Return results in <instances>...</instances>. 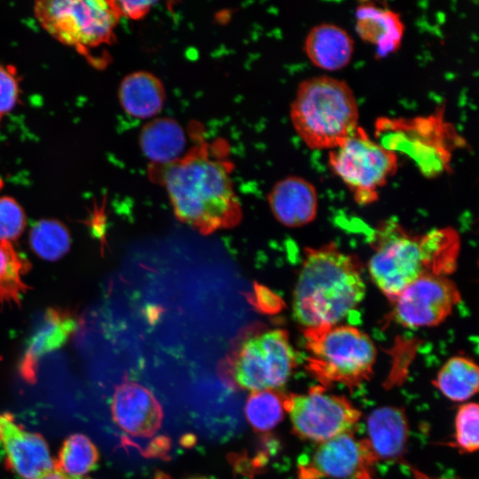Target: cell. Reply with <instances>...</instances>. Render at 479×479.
Instances as JSON below:
<instances>
[{
  "label": "cell",
  "mask_w": 479,
  "mask_h": 479,
  "mask_svg": "<svg viewBox=\"0 0 479 479\" xmlns=\"http://www.w3.org/2000/svg\"><path fill=\"white\" fill-rule=\"evenodd\" d=\"M223 148V142H203L150 169L153 180L165 187L177 219L201 234L234 227L242 218L232 164L220 153Z\"/></svg>",
  "instance_id": "cell-1"
},
{
  "label": "cell",
  "mask_w": 479,
  "mask_h": 479,
  "mask_svg": "<svg viewBox=\"0 0 479 479\" xmlns=\"http://www.w3.org/2000/svg\"><path fill=\"white\" fill-rule=\"evenodd\" d=\"M358 260L334 243L305 250L293 295V315L305 329L341 324L362 302Z\"/></svg>",
  "instance_id": "cell-2"
},
{
  "label": "cell",
  "mask_w": 479,
  "mask_h": 479,
  "mask_svg": "<svg viewBox=\"0 0 479 479\" xmlns=\"http://www.w3.org/2000/svg\"><path fill=\"white\" fill-rule=\"evenodd\" d=\"M459 249V235L452 228L412 235L399 224L388 222L376 235L368 271L376 287L391 302L421 277L452 273Z\"/></svg>",
  "instance_id": "cell-3"
},
{
  "label": "cell",
  "mask_w": 479,
  "mask_h": 479,
  "mask_svg": "<svg viewBox=\"0 0 479 479\" xmlns=\"http://www.w3.org/2000/svg\"><path fill=\"white\" fill-rule=\"evenodd\" d=\"M290 120L312 150H332L359 126L357 98L342 80L318 75L303 80L290 106Z\"/></svg>",
  "instance_id": "cell-4"
},
{
  "label": "cell",
  "mask_w": 479,
  "mask_h": 479,
  "mask_svg": "<svg viewBox=\"0 0 479 479\" xmlns=\"http://www.w3.org/2000/svg\"><path fill=\"white\" fill-rule=\"evenodd\" d=\"M375 140L386 149L411 158L428 178L451 170L454 152L465 139L445 118L444 106L414 117H380L374 123Z\"/></svg>",
  "instance_id": "cell-5"
},
{
  "label": "cell",
  "mask_w": 479,
  "mask_h": 479,
  "mask_svg": "<svg viewBox=\"0 0 479 479\" xmlns=\"http://www.w3.org/2000/svg\"><path fill=\"white\" fill-rule=\"evenodd\" d=\"M306 369L324 388L335 384L350 389L369 381L377 351L359 328L337 324L303 330Z\"/></svg>",
  "instance_id": "cell-6"
},
{
  "label": "cell",
  "mask_w": 479,
  "mask_h": 479,
  "mask_svg": "<svg viewBox=\"0 0 479 479\" xmlns=\"http://www.w3.org/2000/svg\"><path fill=\"white\" fill-rule=\"evenodd\" d=\"M33 11L50 35L84 56L112 42L120 20L105 0H40Z\"/></svg>",
  "instance_id": "cell-7"
},
{
  "label": "cell",
  "mask_w": 479,
  "mask_h": 479,
  "mask_svg": "<svg viewBox=\"0 0 479 479\" xmlns=\"http://www.w3.org/2000/svg\"><path fill=\"white\" fill-rule=\"evenodd\" d=\"M229 361L232 382L252 392L279 390L297 364L288 333L280 328L247 335Z\"/></svg>",
  "instance_id": "cell-8"
},
{
  "label": "cell",
  "mask_w": 479,
  "mask_h": 479,
  "mask_svg": "<svg viewBox=\"0 0 479 479\" xmlns=\"http://www.w3.org/2000/svg\"><path fill=\"white\" fill-rule=\"evenodd\" d=\"M328 164L355 200L366 205L378 199L379 189L397 172L398 155L358 126L344 142L329 151Z\"/></svg>",
  "instance_id": "cell-9"
},
{
  "label": "cell",
  "mask_w": 479,
  "mask_h": 479,
  "mask_svg": "<svg viewBox=\"0 0 479 479\" xmlns=\"http://www.w3.org/2000/svg\"><path fill=\"white\" fill-rule=\"evenodd\" d=\"M284 408L294 433L318 444L352 433L361 418V412L348 398L329 393L322 386L312 387L305 394L285 395Z\"/></svg>",
  "instance_id": "cell-10"
},
{
  "label": "cell",
  "mask_w": 479,
  "mask_h": 479,
  "mask_svg": "<svg viewBox=\"0 0 479 479\" xmlns=\"http://www.w3.org/2000/svg\"><path fill=\"white\" fill-rule=\"evenodd\" d=\"M368 440L346 433L318 444L298 465L297 479H379L378 462Z\"/></svg>",
  "instance_id": "cell-11"
},
{
  "label": "cell",
  "mask_w": 479,
  "mask_h": 479,
  "mask_svg": "<svg viewBox=\"0 0 479 479\" xmlns=\"http://www.w3.org/2000/svg\"><path fill=\"white\" fill-rule=\"evenodd\" d=\"M460 301V292L448 276L428 275L411 283L391 301L392 315L404 327L436 326Z\"/></svg>",
  "instance_id": "cell-12"
},
{
  "label": "cell",
  "mask_w": 479,
  "mask_h": 479,
  "mask_svg": "<svg viewBox=\"0 0 479 479\" xmlns=\"http://www.w3.org/2000/svg\"><path fill=\"white\" fill-rule=\"evenodd\" d=\"M0 442L8 467L20 479H39L56 467L45 439L19 426L9 413L0 412Z\"/></svg>",
  "instance_id": "cell-13"
},
{
  "label": "cell",
  "mask_w": 479,
  "mask_h": 479,
  "mask_svg": "<svg viewBox=\"0 0 479 479\" xmlns=\"http://www.w3.org/2000/svg\"><path fill=\"white\" fill-rule=\"evenodd\" d=\"M115 424L136 437H150L160 428L163 411L155 396L144 385L126 381L118 385L111 401Z\"/></svg>",
  "instance_id": "cell-14"
},
{
  "label": "cell",
  "mask_w": 479,
  "mask_h": 479,
  "mask_svg": "<svg viewBox=\"0 0 479 479\" xmlns=\"http://www.w3.org/2000/svg\"><path fill=\"white\" fill-rule=\"evenodd\" d=\"M77 315L64 308L51 307L43 314L19 363V373L28 383L36 381L40 359L61 348L79 327Z\"/></svg>",
  "instance_id": "cell-15"
},
{
  "label": "cell",
  "mask_w": 479,
  "mask_h": 479,
  "mask_svg": "<svg viewBox=\"0 0 479 479\" xmlns=\"http://www.w3.org/2000/svg\"><path fill=\"white\" fill-rule=\"evenodd\" d=\"M274 217L287 227H301L312 222L318 213V192L310 181L289 176L278 181L268 194Z\"/></svg>",
  "instance_id": "cell-16"
},
{
  "label": "cell",
  "mask_w": 479,
  "mask_h": 479,
  "mask_svg": "<svg viewBox=\"0 0 479 479\" xmlns=\"http://www.w3.org/2000/svg\"><path fill=\"white\" fill-rule=\"evenodd\" d=\"M355 28L364 42L375 48L377 58L397 51L405 30L398 12L370 2L360 4L356 8Z\"/></svg>",
  "instance_id": "cell-17"
},
{
  "label": "cell",
  "mask_w": 479,
  "mask_h": 479,
  "mask_svg": "<svg viewBox=\"0 0 479 479\" xmlns=\"http://www.w3.org/2000/svg\"><path fill=\"white\" fill-rule=\"evenodd\" d=\"M367 432L366 439L378 460H403L409 424L402 408L387 405L372 411L367 418Z\"/></svg>",
  "instance_id": "cell-18"
},
{
  "label": "cell",
  "mask_w": 479,
  "mask_h": 479,
  "mask_svg": "<svg viewBox=\"0 0 479 479\" xmlns=\"http://www.w3.org/2000/svg\"><path fill=\"white\" fill-rule=\"evenodd\" d=\"M303 51L309 60L326 71L342 69L350 62L354 53V40L340 26L320 23L307 34Z\"/></svg>",
  "instance_id": "cell-19"
},
{
  "label": "cell",
  "mask_w": 479,
  "mask_h": 479,
  "mask_svg": "<svg viewBox=\"0 0 479 479\" xmlns=\"http://www.w3.org/2000/svg\"><path fill=\"white\" fill-rule=\"evenodd\" d=\"M123 111L138 119L154 118L163 108L166 90L161 80L148 71H135L123 77L118 88Z\"/></svg>",
  "instance_id": "cell-20"
},
{
  "label": "cell",
  "mask_w": 479,
  "mask_h": 479,
  "mask_svg": "<svg viewBox=\"0 0 479 479\" xmlns=\"http://www.w3.org/2000/svg\"><path fill=\"white\" fill-rule=\"evenodd\" d=\"M139 145L152 165H166L185 153L186 137L176 120L153 118L143 126L139 133Z\"/></svg>",
  "instance_id": "cell-21"
},
{
  "label": "cell",
  "mask_w": 479,
  "mask_h": 479,
  "mask_svg": "<svg viewBox=\"0 0 479 479\" xmlns=\"http://www.w3.org/2000/svg\"><path fill=\"white\" fill-rule=\"evenodd\" d=\"M433 384L448 399L467 401L478 391V366L467 357L454 356L443 365Z\"/></svg>",
  "instance_id": "cell-22"
},
{
  "label": "cell",
  "mask_w": 479,
  "mask_h": 479,
  "mask_svg": "<svg viewBox=\"0 0 479 479\" xmlns=\"http://www.w3.org/2000/svg\"><path fill=\"white\" fill-rule=\"evenodd\" d=\"M31 269L12 242L0 241V304L20 305L29 289L23 278Z\"/></svg>",
  "instance_id": "cell-23"
},
{
  "label": "cell",
  "mask_w": 479,
  "mask_h": 479,
  "mask_svg": "<svg viewBox=\"0 0 479 479\" xmlns=\"http://www.w3.org/2000/svg\"><path fill=\"white\" fill-rule=\"evenodd\" d=\"M98 461L93 442L83 434H73L63 442L55 467L67 477H82L95 469Z\"/></svg>",
  "instance_id": "cell-24"
},
{
  "label": "cell",
  "mask_w": 479,
  "mask_h": 479,
  "mask_svg": "<svg viewBox=\"0 0 479 479\" xmlns=\"http://www.w3.org/2000/svg\"><path fill=\"white\" fill-rule=\"evenodd\" d=\"M29 243L36 255L43 260L54 262L69 251L71 236L61 222L55 219H43L31 229Z\"/></svg>",
  "instance_id": "cell-25"
},
{
  "label": "cell",
  "mask_w": 479,
  "mask_h": 479,
  "mask_svg": "<svg viewBox=\"0 0 479 479\" xmlns=\"http://www.w3.org/2000/svg\"><path fill=\"white\" fill-rule=\"evenodd\" d=\"M284 397L279 390L252 392L245 405L246 418L255 432L267 433L276 428L284 417Z\"/></svg>",
  "instance_id": "cell-26"
},
{
  "label": "cell",
  "mask_w": 479,
  "mask_h": 479,
  "mask_svg": "<svg viewBox=\"0 0 479 479\" xmlns=\"http://www.w3.org/2000/svg\"><path fill=\"white\" fill-rule=\"evenodd\" d=\"M478 404L474 402L464 404L457 410L452 444L461 452L473 453L478 450Z\"/></svg>",
  "instance_id": "cell-27"
},
{
  "label": "cell",
  "mask_w": 479,
  "mask_h": 479,
  "mask_svg": "<svg viewBox=\"0 0 479 479\" xmlns=\"http://www.w3.org/2000/svg\"><path fill=\"white\" fill-rule=\"evenodd\" d=\"M26 222L22 206L11 196H1L0 241L12 243L19 239L24 232Z\"/></svg>",
  "instance_id": "cell-28"
},
{
  "label": "cell",
  "mask_w": 479,
  "mask_h": 479,
  "mask_svg": "<svg viewBox=\"0 0 479 479\" xmlns=\"http://www.w3.org/2000/svg\"><path fill=\"white\" fill-rule=\"evenodd\" d=\"M20 93L17 68L12 65H0V122L17 106Z\"/></svg>",
  "instance_id": "cell-29"
},
{
  "label": "cell",
  "mask_w": 479,
  "mask_h": 479,
  "mask_svg": "<svg viewBox=\"0 0 479 479\" xmlns=\"http://www.w3.org/2000/svg\"><path fill=\"white\" fill-rule=\"evenodd\" d=\"M113 7L119 17H126L133 20L144 18L151 10L152 1L111 0Z\"/></svg>",
  "instance_id": "cell-30"
},
{
  "label": "cell",
  "mask_w": 479,
  "mask_h": 479,
  "mask_svg": "<svg viewBox=\"0 0 479 479\" xmlns=\"http://www.w3.org/2000/svg\"><path fill=\"white\" fill-rule=\"evenodd\" d=\"M252 303L263 312H271L280 307L279 297L261 285L255 286V295Z\"/></svg>",
  "instance_id": "cell-31"
},
{
  "label": "cell",
  "mask_w": 479,
  "mask_h": 479,
  "mask_svg": "<svg viewBox=\"0 0 479 479\" xmlns=\"http://www.w3.org/2000/svg\"><path fill=\"white\" fill-rule=\"evenodd\" d=\"M39 479H68L67 475H65L61 471H59L58 468H54L51 471L48 472Z\"/></svg>",
  "instance_id": "cell-32"
},
{
  "label": "cell",
  "mask_w": 479,
  "mask_h": 479,
  "mask_svg": "<svg viewBox=\"0 0 479 479\" xmlns=\"http://www.w3.org/2000/svg\"><path fill=\"white\" fill-rule=\"evenodd\" d=\"M412 471L413 475V479H433L429 477L428 475H427L426 474L420 472L417 468L412 467Z\"/></svg>",
  "instance_id": "cell-33"
},
{
  "label": "cell",
  "mask_w": 479,
  "mask_h": 479,
  "mask_svg": "<svg viewBox=\"0 0 479 479\" xmlns=\"http://www.w3.org/2000/svg\"><path fill=\"white\" fill-rule=\"evenodd\" d=\"M188 479H210V478L207 476H194V477H190Z\"/></svg>",
  "instance_id": "cell-34"
},
{
  "label": "cell",
  "mask_w": 479,
  "mask_h": 479,
  "mask_svg": "<svg viewBox=\"0 0 479 479\" xmlns=\"http://www.w3.org/2000/svg\"><path fill=\"white\" fill-rule=\"evenodd\" d=\"M68 479H91V478L87 477V476H82V477H68Z\"/></svg>",
  "instance_id": "cell-35"
}]
</instances>
